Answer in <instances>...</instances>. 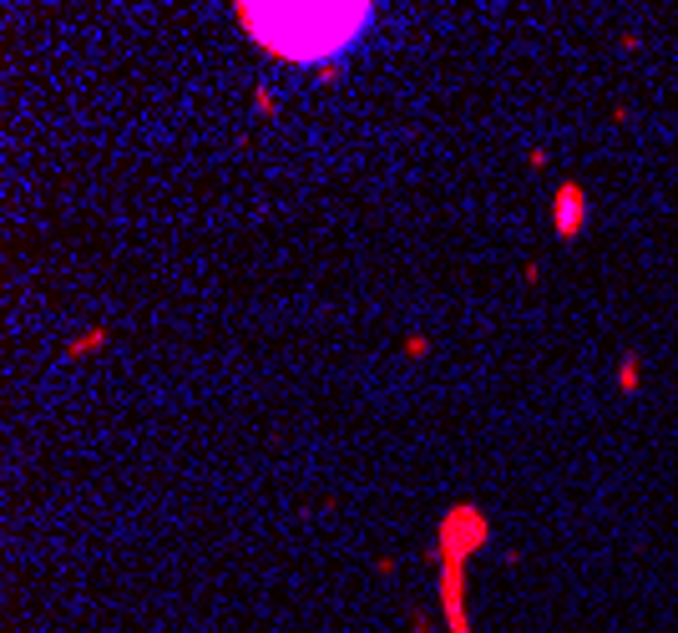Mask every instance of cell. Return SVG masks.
Returning a JSON list of instances; mask_svg holds the SVG:
<instances>
[{"label": "cell", "instance_id": "obj_2", "mask_svg": "<svg viewBox=\"0 0 678 633\" xmlns=\"http://www.w3.org/2000/svg\"><path fill=\"white\" fill-rule=\"evenodd\" d=\"M552 229L557 239H577L588 229V193L577 183H557V198H552Z\"/></svg>", "mask_w": 678, "mask_h": 633}, {"label": "cell", "instance_id": "obj_1", "mask_svg": "<svg viewBox=\"0 0 678 633\" xmlns=\"http://www.w3.org/2000/svg\"><path fill=\"white\" fill-rule=\"evenodd\" d=\"M238 26L263 46L269 56L289 66H339L365 36L375 31V5L370 0H319V5H233Z\"/></svg>", "mask_w": 678, "mask_h": 633}, {"label": "cell", "instance_id": "obj_3", "mask_svg": "<svg viewBox=\"0 0 678 633\" xmlns=\"http://www.w3.org/2000/svg\"><path fill=\"white\" fill-rule=\"evenodd\" d=\"M638 385H643V381H638V355H628V360L618 365V391H623V395H638Z\"/></svg>", "mask_w": 678, "mask_h": 633}]
</instances>
